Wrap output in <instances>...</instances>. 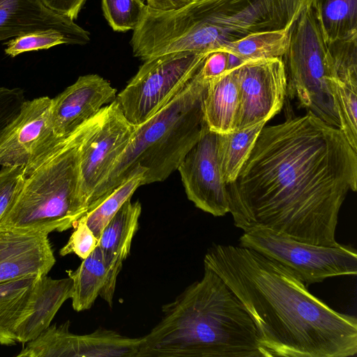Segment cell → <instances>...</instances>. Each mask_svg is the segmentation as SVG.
<instances>
[{
	"label": "cell",
	"instance_id": "1",
	"mask_svg": "<svg viewBox=\"0 0 357 357\" xmlns=\"http://www.w3.org/2000/svg\"><path fill=\"white\" fill-rule=\"evenodd\" d=\"M227 188L234 224L243 231L263 227L337 245L340 208L357 190V151L340 128L308 111L264 126Z\"/></svg>",
	"mask_w": 357,
	"mask_h": 357
},
{
	"label": "cell",
	"instance_id": "2",
	"mask_svg": "<svg viewBox=\"0 0 357 357\" xmlns=\"http://www.w3.org/2000/svg\"><path fill=\"white\" fill-rule=\"evenodd\" d=\"M204 265L242 302L273 357H349L357 354V319L309 292L279 262L246 247L214 245Z\"/></svg>",
	"mask_w": 357,
	"mask_h": 357
},
{
	"label": "cell",
	"instance_id": "3",
	"mask_svg": "<svg viewBox=\"0 0 357 357\" xmlns=\"http://www.w3.org/2000/svg\"><path fill=\"white\" fill-rule=\"evenodd\" d=\"M162 312L137 357H273L242 302L205 266L202 279Z\"/></svg>",
	"mask_w": 357,
	"mask_h": 357
},
{
	"label": "cell",
	"instance_id": "4",
	"mask_svg": "<svg viewBox=\"0 0 357 357\" xmlns=\"http://www.w3.org/2000/svg\"><path fill=\"white\" fill-rule=\"evenodd\" d=\"M314 0H192L173 11L148 8L142 40L151 56L211 53L249 35L290 30Z\"/></svg>",
	"mask_w": 357,
	"mask_h": 357
},
{
	"label": "cell",
	"instance_id": "5",
	"mask_svg": "<svg viewBox=\"0 0 357 357\" xmlns=\"http://www.w3.org/2000/svg\"><path fill=\"white\" fill-rule=\"evenodd\" d=\"M202 66L167 105L137 126L125 151L94 191L88 209L135 175L142 174L144 185L163 181L177 170L207 128L203 102L208 80L203 77Z\"/></svg>",
	"mask_w": 357,
	"mask_h": 357
},
{
	"label": "cell",
	"instance_id": "6",
	"mask_svg": "<svg viewBox=\"0 0 357 357\" xmlns=\"http://www.w3.org/2000/svg\"><path fill=\"white\" fill-rule=\"evenodd\" d=\"M104 107L80 126L25 178L0 228L48 234L73 227L82 215L78 201L82 144L98 126Z\"/></svg>",
	"mask_w": 357,
	"mask_h": 357
},
{
	"label": "cell",
	"instance_id": "7",
	"mask_svg": "<svg viewBox=\"0 0 357 357\" xmlns=\"http://www.w3.org/2000/svg\"><path fill=\"white\" fill-rule=\"evenodd\" d=\"M284 56L287 80L301 105L328 124L340 128L331 86L336 75L312 7L291 26Z\"/></svg>",
	"mask_w": 357,
	"mask_h": 357
},
{
	"label": "cell",
	"instance_id": "8",
	"mask_svg": "<svg viewBox=\"0 0 357 357\" xmlns=\"http://www.w3.org/2000/svg\"><path fill=\"white\" fill-rule=\"evenodd\" d=\"M210 53L177 52L144 61L116 100L126 119L139 126L176 96Z\"/></svg>",
	"mask_w": 357,
	"mask_h": 357
},
{
	"label": "cell",
	"instance_id": "9",
	"mask_svg": "<svg viewBox=\"0 0 357 357\" xmlns=\"http://www.w3.org/2000/svg\"><path fill=\"white\" fill-rule=\"evenodd\" d=\"M239 245L279 262L306 285L357 273L356 250L349 245L310 244L263 227L243 231Z\"/></svg>",
	"mask_w": 357,
	"mask_h": 357
},
{
	"label": "cell",
	"instance_id": "10",
	"mask_svg": "<svg viewBox=\"0 0 357 357\" xmlns=\"http://www.w3.org/2000/svg\"><path fill=\"white\" fill-rule=\"evenodd\" d=\"M52 98L24 100L17 116L0 130V165L24 167L26 176L58 149L51 121Z\"/></svg>",
	"mask_w": 357,
	"mask_h": 357
},
{
	"label": "cell",
	"instance_id": "11",
	"mask_svg": "<svg viewBox=\"0 0 357 357\" xmlns=\"http://www.w3.org/2000/svg\"><path fill=\"white\" fill-rule=\"evenodd\" d=\"M136 128L123 116L116 99L105 106L100 123L80 149L78 201L82 215L94 191L125 151Z\"/></svg>",
	"mask_w": 357,
	"mask_h": 357
},
{
	"label": "cell",
	"instance_id": "12",
	"mask_svg": "<svg viewBox=\"0 0 357 357\" xmlns=\"http://www.w3.org/2000/svg\"><path fill=\"white\" fill-rule=\"evenodd\" d=\"M239 103L236 130L267 122L282 109L287 89L282 58L248 61L236 67Z\"/></svg>",
	"mask_w": 357,
	"mask_h": 357
},
{
	"label": "cell",
	"instance_id": "13",
	"mask_svg": "<svg viewBox=\"0 0 357 357\" xmlns=\"http://www.w3.org/2000/svg\"><path fill=\"white\" fill-rule=\"evenodd\" d=\"M218 133L207 127L180 163L178 171L188 199L215 217L229 213V197L218 153Z\"/></svg>",
	"mask_w": 357,
	"mask_h": 357
},
{
	"label": "cell",
	"instance_id": "14",
	"mask_svg": "<svg viewBox=\"0 0 357 357\" xmlns=\"http://www.w3.org/2000/svg\"><path fill=\"white\" fill-rule=\"evenodd\" d=\"M116 97V89L101 76H79L75 83L52 98L51 121L55 135L61 139L67 138Z\"/></svg>",
	"mask_w": 357,
	"mask_h": 357
},
{
	"label": "cell",
	"instance_id": "15",
	"mask_svg": "<svg viewBox=\"0 0 357 357\" xmlns=\"http://www.w3.org/2000/svg\"><path fill=\"white\" fill-rule=\"evenodd\" d=\"M55 262L48 234L0 228V283L46 275Z\"/></svg>",
	"mask_w": 357,
	"mask_h": 357
},
{
	"label": "cell",
	"instance_id": "16",
	"mask_svg": "<svg viewBox=\"0 0 357 357\" xmlns=\"http://www.w3.org/2000/svg\"><path fill=\"white\" fill-rule=\"evenodd\" d=\"M55 29L79 45L90 42V33L67 16L48 8L41 0H0V41L23 33Z\"/></svg>",
	"mask_w": 357,
	"mask_h": 357
},
{
	"label": "cell",
	"instance_id": "17",
	"mask_svg": "<svg viewBox=\"0 0 357 357\" xmlns=\"http://www.w3.org/2000/svg\"><path fill=\"white\" fill-rule=\"evenodd\" d=\"M141 212L139 202H132L131 198L128 199L107 224L98 241V246L108 267L107 280L100 296L110 307L113 305L117 277L123 261L130 254Z\"/></svg>",
	"mask_w": 357,
	"mask_h": 357
},
{
	"label": "cell",
	"instance_id": "18",
	"mask_svg": "<svg viewBox=\"0 0 357 357\" xmlns=\"http://www.w3.org/2000/svg\"><path fill=\"white\" fill-rule=\"evenodd\" d=\"M73 286L70 277L52 279L46 275L38 278L15 328L17 342L27 343L50 326L62 305L71 298Z\"/></svg>",
	"mask_w": 357,
	"mask_h": 357
},
{
	"label": "cell",
	"instance_id": "19",
	"mask_svg": "<svg viewBox=\"0 0 357 357\" xmlns=\"http://www.w3.org/2000/svg\"><path fill=\"white\" fill-rule=\"evenodd\" d=\"M238 103L236 67L209 80L203 102L204 119L208 129L218 134L235 131Z\"/></svg>",
	"mask_w": 357,
	"mask_h": 357
},
{
	"label": "cell",
	"instance_id": "20",
	"mask_svg": "<svg viewBox=\"0 0 357 357\" xmlns=\"http://www.w3.org/2000/svg\"><path fill=\"white\" fill-rule=\"evenodd\" d=\"M73 280L72 305L81 312L90 309L106 284L108 267L103 253L97 246L75 271H68Z\"/></svg>",
	"mask_w": 357,
	"mask_h": 357
},
{
	"label": "cell",
	"instance_id": "21",
	"mask_svg": "<svg viewBox=\"0 0 357 357\" xmlns=\"http://www.w3.org/2000/svg\"><path fill=\"white\" fill-rule=\"evenodd\" d=\"M40 276H27L0 283V344L15 345V328Z\"/></svg>",
	"mask_w": 357,
	"mask_h": 357
},
{
	"label": "cell",
	"instance_id": "22",
	"mask_svg": "<svg viewBox=\"0 0 357 357\" xmlns=\"http://www.w3.org/2000/svg\"><path fill=\"white\" fill-rule=\"evenodd\" d=\"M312 8L326 45L357 36V0H314Z\"/></svg>",
	"mask_w": 357,
	"mask_h": 357
},
{
	"label": "cell",
	"instance_id": "23",
	"mask_svg": "<svg viewBox=\"0 0 357 357\" xmlns=\"http://www.w3.org/2000/svg\"><path fill=\"white\" fill-rule=\"evenodd\" d=\"M266 123L261 121L229 133L218 134V159L226 184L236 178Z\"/></svg>",
	"mask_w": 357,
	"mask_h": 357
},
{
	"label": "cell",
	"instance_id": "24",
	"mask_svg": "<svg viewBox=\"0 0 357 357\" xmlns=\"http://www.w3.org/2000/svg\"><path fill=\"white\" fill-rule=\"evenodd\" d=\"M289 31L259 32L228 43L218 51L231 55L243 63L268 58H282L289 41Z\"/></svg>",
	"mask_w": 357,
	"mask_h": 357
},
{
	"label": "cell",
	"instance_id": "25",
	"mask_svg": "<svg viewBox=\"0 0 357 357\" xmlns=\"http://www.w3.org/2000/svg\"><path fill=\"white\" fill-rule=\"evenodd\" d=\"M143 176L135 175L114 189L97 204L89 208L82 217L98 239L107 224L122 205L132 197L135 190L143 185Z\"/></svg>",
	"mask_w": 357,
	"mask_h": 357
},
{
	"label": "cell",
	"instance_id": "26",
	"mask_svg": "<svg viewBox=\"0 0 357 357\" xmlns=\"http://www.w3.org/2000/svg\"><path fill=\"white\" fill-rule=\"evenodd\" d=\"M78 45L68 35L55 29L36 31L23 33L9 39L5 45L6 55L15 57L22 53L47 50L60 45Z\"/></svg>",
	"mask_w": 357,
	"mask_h": 357
},
{
	"label": "cell",
	"instance_id": "27",
	"mask_svg": "<svg viewBox=\"0 0 357 357\" xmlns=\"http://www.w3.org/2000/svg\"><path fill=\"white\" fill-rule=\"evenodd\" d=\"M102 10L115 31L134 30L147 7L142 0H101Z\"/></svg>",
	"mask_w": 357,
	"mask_h": 357
},
{
	"label": "cell",
	"instance_id": "28",
	"mask_svg": "<svg viewBox=\"0 0 357 357\" xmlns=\"http://www.w3.org/2000/svg\"><path fill=\"white\" fill-rule=\"evenodd\" d=\"M326 45L337 79L357 87V36L337 40Z\"/></svg>",
	"mask_w": 357,
	"mask_h": 357
},
{
	"label": "cell",
	"instance_id": "29",
	"mask_svg": "<svg viewBox=\"0 0 357 357\" xmlns=\"http://www.w3.org/2000/svg\"><path fill=\"white\" fill-rule=\"evenodd\" d=\"M74 231L67 243L60 250L62 257L74 253L84 259L88 257L98 246V239L82 217L75 223Z\"/></svg>",
	"mask_w": 357,
	"mask_h": 357
},
{
	"label": "cell",
	"instance_id": "30",
	"mask_svg": "<svg viewBox=\"0 0 357 357\" xmlns=\"http://www.w3.org/2000/svg\"><path fill=\"white\" fill-rule=\"evenodd\" d=\"M25 178L24 167H2L0 171V219L15 201Z\"/></svg>",
	"mask_w": 357,
	"mask_h": 357
},
{
	"label": "cell",
	"instance_id": "31",
	"mask_svg": "<svg viewBox=\"0 0 357 357\" xmlns=\"http://www.w3.org/2000/svg\"><path fill=\"white\" fill-rule=\"evenodd\" d=\"M228 55L222 51L210 53L202 66V75L206 80H211L227 69Z\"/></svg>",
	"mask_w": 357,
	"mask_h": 357
},
{
	"label": "cell",
	"instance_id": "32",
	"mask_svg": "<svg viewBox=\"0 0 357 357\" xmlns=\"http://www.w3.org/2000/svg\"><path fill=\"white\" fill-rule=\"evenodd\" d=\"M41 1L48 8L75 20L77 18L79 13L86 0Z\"/></svg>",
	"mask_w": 357,
	"mask_h": 357
},
{
	"label": "cell",
	"instance_id": "33",
	"mask_svg": "<svg viewBox=\"0 0 357 357\" xmlns=\"http://www.w3.org/2000/svg\"><path fill=\"white\" fill-rule=\"evenodd\" d=\"M192 0H146L147 6L158 11L176 10L190 3Z\"/></svg>",
	"mask_w": 357,
	"mask_h": 357
}]
</instances>
